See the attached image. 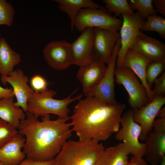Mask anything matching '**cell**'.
Masks as SVG:
<instances>
[{
  "mask_svg": "<svg viewBox=\"0 0 165 165\" xmlns=\"http://www.w3.org/2000/svg\"><path fill=\"white\" fill-rule=\"evenodd\" d=\"M26 116L17 129L18 134L25 137L23 152L27 158L39 161L54 159L72 136L69 119L52 120L49 115L40 121L28 112Z\"/></svg>",
  "mask_w": 165,
  "mask_h": 165,
  "instance_id": "cell-1",
  "label": "cell"
},
{
  "mask_svg": "<svg viewBox=\"0 0 165 165\" xmlns=\"http://www.w3.org/2000/svg\"><path fill=\"white\" fill-rule=\"evenodd\" d=\"M125 107L124 104L113 105L86 97L79 100L69 117L72 129L80 140H106L119 129Z\"/></svg>",
  "mask_w": 165,
  "mask_h": 165,
  "instance_id": "cell-2",
  "label": "cell"
},
{
  "mask_svg": "<svg viewBox=\"0 0 165 165\" xmlns=\"http://www.w3.org/2000/svg\"><path fill=\"white\" fill-rule=\"evenodd\" d=\"M105 148L95 141H68L54 158L57 165H97Z\"/></svg>",
  "mask_w": 165,
  "mask_h": 165,
  "instance_id": "cell-3",
  "label": "cell"
},
{
  "mask_svg": "<svg viewBox=\"0 0 165 165\" xmlns=\"http://www.w3.org/2000/svg\"><path fill=\"white\" fill-rule=\"evenodd\" d=\"M78 89H75L72 94L62 99L53 98L57 93L52 90L47 89L40 93L34 92L28 100L27 112L37 118L39 116L45 117L53 114L58 117L69 119L68 105L74 101L80 100L82 96L80 94L72 97Z\"/></svg>",
  "mask_w": 165,
  "mask_h": 165,
  "instance_id": "cell-4",
  "label": "cell"
},
{
  "mask_svg": "<svg viewBox=\"0 0 165 165\" xmlns=\"http://www.w3.org/2000/svg\"><path fill=\"white\" fill-rule=\"evenodd\" d=\"M122 23V20L113 17L105 8H86L81 9L78 13L75 19L74 27L81 32L89 27L118 31L120 29Z\"/></svg>",
  "mask_w": 165,
  "mask_h": 165,
  "instance_id": "cell-5",
  "label": "cell"
},
{
  "mask_svg": "<svg viewBox=\"0 0 165 165\" xmlns=\"http://www.w3.org/2000/svg\"><path fill=\"white\" fill-rule=\"evenodd\" d=\"M133 110L128 109L122 114L120 120L121 128L116 133L115 137L122 141L129 154L143 157L145 153L144 143L139 141L141 129L140 125L133 118Z\"/></svg>",
  "mask_w": 165,
  "mask_h": 165,
  "instance_id": "cell-6",
  "label": "cell"
},
{
  "mask_svg": "<svg viewBox=\"0 0 165 165\" xmlns=\"http://www.w3.org/2000/svg\"><path fill=\"white\" fill-rule=\"evenodd\" d=\"M115 81L123 85L129 95L128 102L131 109L135 110L148 104L149 101L146 90L135 74L130 69L116 67Z\"/></svg>",
  "mask_w": 165,
  "mask_h": 165,
  "instance_id": "cell-7",
  "label": "cell"
},
{
  "mask_svg": "<svg viewBox=\"0 0 165 165\" xmlns=\"http://www.w3.org/2000/svg\"><path fill=\"white\" fill-rule=\"evenodd\" d=\"M121 46L120 38L113 49L106 71L98 84L86 96L94 97L109 103L117 105L115 91V75L116 62L119 50Z\"/></svg>",
  "mask_w": 165,
  "mask_h": 165,
  "instance_id": "cell-8",
  "label": "cell"
},
{
  "mask_svg": "<svg viewBox=\"0 0 165 165\" xmlns=\"http://www.w3.org/2000/svg\"><path fill=\"white\" fill-rule=\"evenodd\" d=\"M145 155L152 165H159L165 157V118L155 119L145 140Z\"/></svg>",
  "mask_w": 165,
  "mask_h": 165,
  "instance_id": "cell-9",
  "label": "cell"
},
{
  "mask_svg": "<svg viewBox=\"0 0 165 165\" xmlns=\"http://www.w3.org/2000/svg\"><path fill=\"white\" fill-rule=\"evenodd\" d=\"M122 16V23L119 32L121 46L116 62L118 67H121L126 52L133 44L145 20L138 12L133 14H123Z\"/></svg>",
  "mask_w": 165,
  "mask_h": 165,
  "instance_id": "cell-10",
  "label": "cell"
},
{
  "mask_svg": "<svg viewBox=\"0 0 165 165\" xmlns=\"http://www.w3.org/2000/svg\"><path fill=\"white\" fill-rule=\"evenodd\" d=\"M44 58L48 66L63 70L71 65V44L65 40H57L47 44L42 50Z\"/></svg>",
  "mask_w": 165,
  "mask_h": 165,
  "instance_id": "cell-11",
  "label": "cell"
},
{
  "mask_svg": "<svg viewBox=\"0 0 165 165\" xmlns=\"http://www.w3.org/2000/svg\"><path fill=\"white\" fill-rule=\"evenodd\" d=\"M120 37L119 32L118 31L94 28L93 38L94 58L108 64L114 46Z\"/></svg>",
  "mask_w": 165,
  "mask_h": 165,
  "instance_id": "cell-12",
  "label": "cell"
},
{
  "mask_svg": "<svg viewBox=\"0 0 165 165\" xmlns=\"http://www.w3.org/2000/svg\"><path fill=\"white\" fill-rule=\"evenodd\" d=\"M0 79L3 85H6L8 83L12 87L16 99L15 105L22 108L25 112H27L28 100L35 92L28 84V77L21 69L18 68L13 71L9 76L1 75Z\"/></svg>",
  "mask_w": 165,
  "mask_h": 165,
  "instance_id": "cell-13",
  "label": "cell"
},
{
  "mask_svg": "<svg viewBox=\"0 0 165 165\" xmlns=\"http://www.w3.org/2000/svg\"><path fill=\"white\" fill-rule=\"evenodd\" d=\"M165 104V97L155 96L147 105L133 110V119L140 125L141 129L139 138L140 141H144L152 130L157 114Z\"/></svg>",
  "mask_w": 165,
  "mask_h": 165,
  "instance_id": "cell-14",
  "label": "cell"
},
{
  "mask_svg": "<svg viewBox=\"0 0 165 165\" xmlns=\"http://www.w3.org/2000/svg\"><path fill=\"white\" fill-rule=\"evenodd\" d=\"M93 28H87L78 37L71 43V65L79 67L91 62L94 59L93 52Z\"/></svg>",
  "mask_w": 165,
  "mask_h": 165,
  "instance_id": "cell-15",
  "label": "cell"
},
{
  "mask_svg": "<svg viewBox=\"0 0 165 165\" xmlns=\"http://www.w3.org/2000/svg\"><path fill=\"white\" fill-rule=\"evenodd\" d=\"M103 62L94 58L90 63L80 67L76 75L86 96L99 82L106 69Z\"/></svg>",
  "mask_w": 165,
  "mask_h": 165,
  "instance_id": "cell-16",
  "label": "cell"
},
{
  "mask_svg": "<svg viewBox=\"0 0 165 165\" xmlns=\"http://www.w3.org/2000/svg\"><path fill=\"white\" fill-rule=\"evenodd\" d=\"M130 49L152 61H165V44L141 31Z\"/></svg>",
  "mask_w": 165,
  "mask_h": 165,
  "instance_id": "cell-17",
  "label": "cell"
},
{
  "mask_svg": "<svg viewBox=\"0 0 165 165\" xmlns=\"http://www.w3.org/2000/svg\"><path fill=\"white\" fill-rule=\"evenodd\" d=\"M151 61L145 56L130 49L124 56L121 66L130 69L138 77L146 90L149 102L155 97L152 90L148 86L145 76L147 66Z\"/></svg>",
  "mask_w": 165,
  "mask_h": 165,
  "instance_id": "cell-18",
  "label": "cell"
},
{
  "mask_svg": "<svg viewBox=\"0 0 165 165\" xmlns=\"http://www.w3.org/2000/svg\"><path fill=\"white\" fill-rule=\"evenodd\" d=\"M25 138L18 134L0 148V165H18L26 155L23 148Z\"/></svg>",
  "mask_w": 165,
  "mask_h": 165,
  "instance_id": "cell-19",
  "label": "cell"
},
{
  "mask_svg": "<svg viewBox=\"0 0 165 165\" xmlns=\"http://www.w3.org/2000/svg\"><path fill=\"white\" fill-rule=\"evenodd\" d=\"M13 97H9L0 100V119L17 129L20 121L25 118L23 110L16 106Z\"/></svg>",
  "mask_w": 165,
  "mask_h": 165,
  "instance_id": "cell-20",
  "label": "cell"
},
{
  "mask_svg": "<svg viewBox=\"0 0 165 165\" xmlns=\"http://www.w3.org/2000/svg\"><path fill=\"white\" fill-rule=\"evenodd\" d=\"M21 61L20 54L12 49L4 38H0V74L9 76Z\"/></svg>",
  "mask_w": 165,
  "mask_h": 165,
  "instance_id": "cell-21",
  "label": "cell"
},
{
  "mask_svg": "<svg viewBox=\"0 0 165 165\" xmlns=\"http://www.w3.org/2000/svg\"><path fill=\"white\" fill-rule=\"evenodd\" d=\"M58 3V7L62 12L66 13L71 20L72 31L74 28L75 18L78 12L82 9L86 8L103 9L105 8L91 0H54Z\"/></svg>",
  "mask_w": 165,
  "mask_h": 165,
  "instance_id": "cell-22",
  "label": "cell"
},
{
  "mask_svg": "<svg viewBox=\"0 0 165 165\" xmlns=\"http://www.w3.org/2000/svg\"><path fill=\"white\" fill-rule=\"evenodd\" d=\"M129 155L122 142L105 148L97 165H127Z\"/></svg>",
  "mask_w": 165,
  "mask_h": 165,
  "instance_id": "cell-23",
  "label": "cell"
},
{
  "mask_svg": "<svg viewBox=\"0 0 165 165\" xmlns=\"http://www.w3.org/2000/svg\"><path fill=\"white\" fill-rule=\"evenodd\" d=\"M140 29L142 31H152L157 32L161 38L165 39V19L154 14L146 18Z\"/></svg>",
  "mask_w": 165,
  "mask_h": 165,
  "instance_id": "cell-24",
  "label": "cell"
},
{
  "mask_svg": "<svg viewBox=\"0 0 165 165\" xmlns=\"http://www.w3.org/2000/svg\"><path fill=\"white\" fill-rule=\"evenodd\" d=\"M104 8L107 11L120 16L123 14H131L134 12L130 7L127 0H103Z\"/></svg>",
  "mask_w": 165,
  "mask_h": 165,
  "instance_id": "cell-25",
  "label": "cell"
},
{
  "mask_svg": "<svg viewBox=\"0 0 165 165\" xmlns=\"http://www.w3.org/2000/svg\"><path fill=\"white\" fill-rule=\"evenodd\" d=\"M131 8L136 10L140 16L145 19L148 16L156 14L158 12L154 9L152 0H130L127 1Z\"/></svg>",
  "mask_w": 165,
  "mask_h": 165,
  "instance_id": "cell-26",
  "label": "cell"
},
{
  "mask_svg": "<svg viewBox=\"0 0 165 165\" xmlns=\"http://www.w3.org/2000/svg\"><path fill=\"white\" fill-rule=\"evenodd\" d=\"M165 61H151L147 66L146 79L148 86L152 90L155 80L164 72Z\"/></svg>",
  "mask_w": 165,
  "mask_h": 165,
  "instance_id": "cell-27",
  "label": "cell"
},
{
  "mask_svg": "<svg viewBox=\"0 0 165 165\" xmlns=\"http://www.w3.org/2000/svg\"><path fill=\"white\" fill-rule=\"evenodd\" d=\"M15 13L12 5L6 0H0V25L12 26Z\"/></svg>",
  "mask_w": 165,
  "mask_h": 165,
  "instance_id": "cell-28",
  "label": "cell"
},
{
  "mask_svg": "<svg viewBox=\"0 0 165 165\" xmlns=\"http://www.w3.org/2000/svg\"><path fill=\"white\" fill-rule=\"evenodd\" d=\"M18 133L16 128L0 119V148Z\"/></svg>",
  "mask_w": 165,
  "mask_h": 165,
  "instance_id": "cell-29",
  "label": "cell"
},
{
  "mask_svg": "<svg viewBox=\"0 0 165 165\" xmlns=\"http://www.w3.org/2000/svg\"><path fill=\"white\" fill-rule=\"evenodd\" d=\"M31 87L36 93H40L47 89L48 82L43 76L39 74L35 75L30 81Z\"/></svg>",
  "mask_w": 165,
  "mask_h": 165,
  "instance_id": "cell-30",
  "label": "cell"
},
{
  "mask_svg": "<svg viewBox=\"0 0 165 165\" xmlns=\"http://www.w3.org/2000/svg\"><path fill=\"white\" fill-rule=\"evenodd\" d=\"M154 89L155 96L165 97V72H163L154 81Z\"/></svg>",
  "mask_w": 165,
  "mask_h": 165,
  "instance_id": "cell-31",
  "label": "cell"
},
{
  "mask_svg": "<svg viewBox=\"0 0 165 165\" xmlns=\"http://www.w3.org/2000/svg\"><path fill=\"white\" fill-rule=\"evenodd\" d=\"M18 165H57L55 159L46 161H39L26 158Z\"/></svg>",
  "mask_w": 165,
  "mask_h": 165,
  "instance_id": "cell-32",
  "label": "cell"
},
{
  "mask_svg": "<svg viewBox=\"0 0 165 165\" xmlns=\"http://www.w3.org/2000/svg\"><path fill=\"white\" fill-rule=\"evenodd\" d=\"M152 2L156 8L157 12L165 16V0H152Z\"/></svg>",
  "mask_w": 165,
  "mask_h": 165,
  "instance_id": "cell-33",
  "label": "cell"
},
{
  "mask_svg": "<svg viewBox=\"0 0 165 165\" xmlns=\"http://www.w3.org/2000/svg\"><path fill=\"white\" fill-rule=\"evenodd\" d=\"M127 165H148L143 157L138 156H133Z\"/></svg>",
  "mask_w": 165,
  "mask_h": 165,
  "instance_id": "cell-34",
  "label": "cell"
},
{
  "mask_svg": "<svg viewBox=\"0 0 165 165\" xmlns=\"http://www.w3.org/2000/svg\"><path fill=\"white\" fill-rule=\"evenodd\" d=\"M11 97H15L13 89L4 88L0 86V100L3 98Z\"/></svg>",
  "mask_w": 165,
  "mask_h": 165,
  "instance_id": "cell-35",
  "label": "cell"
},
{
  "mask_svg": "<svg viewBox=\"0 0 165 165\" xmlns=\"http://www.w3.org/2000/svg\"><path fill=\"white\" fill-rule=\"evenodd\" d=\"M158 118H165V108L162 107L158 112L157 116Z\"/></svg>",
  "mask_w": 165,
  "mask_h": 165,
  "instance_id": "cell-36",
  "label": "cell"
},
{
  "mask_svg": "<svg viewBox=\"0 0 165 165\" xmlns=\"http://www.w3.org/2000/svg\"><path fill=\"white\" fill-rule=\"evenodd\" d=\"M160 165H165V157H164Z\"/></svg>",
  "mask_w": 165,
  "mask_h": 165,
  "instance_id": "cell-37",
  "label": "cell"
},
{
  "mask_svg": "<svg viewBox=\"0 0 165 165\" xmlns=\"http://www.w3.org/2000/svg\"><path fill=\"white\" fill-rule=\"evenodd\" d=\"M1 38V34H0V38Z\"/></svg>",
  "mask_w": 165,
  "mask_h": 165,
  "instance_id": "cell-38",
  "label": "cell"
}]
</instances>
